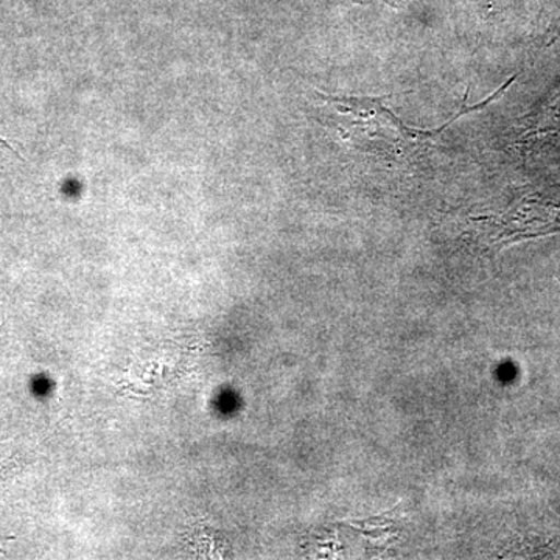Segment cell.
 I'll return each mask as SVG.
<instances>
[{"label":"cell","instance_id":"6da1fadb","mask_svg":"<svg viewBox=\"0 0 560 560\" xmlns=\"http://www.w3.org/2000/svg\"><path fill=\"white\" fill-rule=\"evenodd\" d=\"M515 79L517 77H511L500 90L478 105L467 106L464 103V108L438 130H419V128L408 127L388 108V105H385L386 97L319 94V98L329 106L338 135L350 149L374 154L383 160L399 161L411 158L412 153L422 150L430 140L444 132L445 128L451 127L459 117L486 108L490 102L500 98Z\"/></svg>","mask_w":560,"mask_h":560},{"label":"cell","instance_id":"7a4b0ae2","mask_svg":"<svg viewBox=\"0 0 560 560\" xmlns=\"http://www.w3.org/2000/svg\"><path fill=\"white\" fill-rule=\"evenodd\" d=\"M560 128V95L558 101H556L552 108L548 110L547 117L544 120V130H558Z\"/></svg>","mask_w":560,"mask_h":560}]
</instances>
